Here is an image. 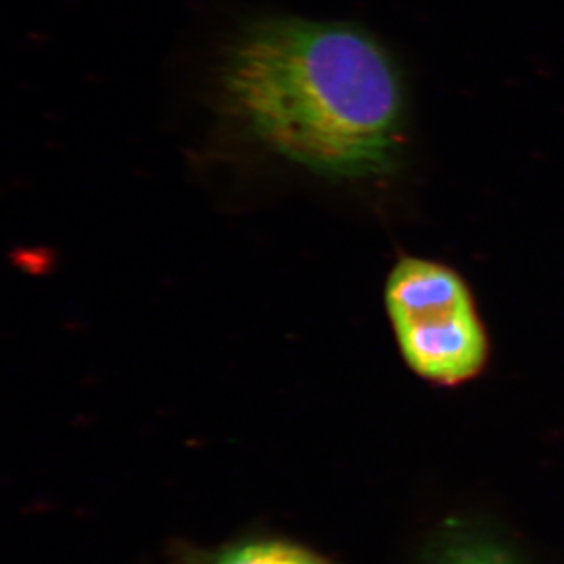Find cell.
Wrapping results in <instances>:
<instances>
[{
  "label": "cell",
  "instance_id": "obj_1",
  "mask_svg": "<svg viewBox=\"0 0 564 564\" xmlns=\"http://www.w3.org/2000/svg\"><path fill=\"white\" fill-rule=\"evenodd\" d=\"M217 87L234 121L311 172L378 176L399 158L402 73L359 25L296 17L252 21L223 52Z\"/></svg>",
  "mask_w": 564,
  "mask_h": 564
},
{
  "label": "cell",
  "instance_id": "obj_2",
  "mask_svg": "<svg viewBox=\"0 0 564 564\" xmlns=\"http://www.w3.org/2000/svg\"><path fill=\"white\" fill-rule=\"evenodd\" d=\"M386 306L404 362L419 377L458 386L488 362V334L466 282L451 267L404 258L386 285Z\"/></svg>",
  "mask_w": 564,
  "mask_h": 564
},
{
  "label": "cell",
  "instance_id": "obj_3",
  "mask_svg": "<svg viewBox=\"0 0 564 564\" xmlns=\"http://www.w3.org/2000/svg\"><path fill=\"white\" fill-rule=\"evenodd\" d=\"M181 564H336L300 541L274 533L252 532L232 538L210 551L181 552Z\"/></svg>",
  "mask_w": 564,
  "mask_h": 564
},
{
  "label": "cell",
  "instance_id": "obj_4",
  "mask_svg": "<svg viewBox=\"0 0 564 564\" xmlns=\"http://www.w3.org/2000/svg\"><path fill=\"white\" fill-rule=\"evenodd\" d=\"M425 564H524L502 541L470 527H454L430 551Z\"/></svg>",
  "mask_w": 564,
  "mask_h": 564
}]
</instances>
